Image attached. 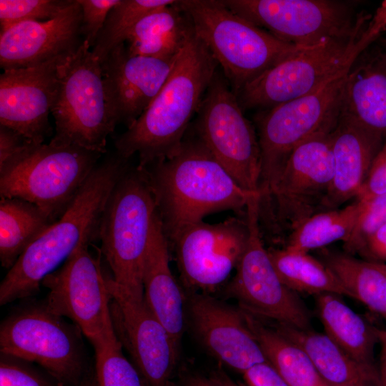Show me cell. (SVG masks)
<instances>
[{
    "label": "cell",
    "mask_w": 386,
    "mask_h": 386,
    "mask_svg": "<svg viewBox=\"0 0 386 386\" xmlns=\"http://www.w3.org/2000/svg\"><path fill=\"white\" fill-rule=\"evenodd\" d=\"M142 169L168 243L212 213L243 214L249 199L259 194L242 188L192 130L172 155Z\"/></svg>",
    "instance_id": "1"
},
{
    "label": "cell",
    "mask_w": 386,
    "mask_h": 386,
    "mask_svg": "<svg viewBox=\"0 0 386 386\" xmlns=\"http://www.w3.org/2000/svg\"><path fill=\"white\" fill-rule=\"evenodd\" d=\"M218 64L193 28L162 88L142 115L114 141L116 153L138 157L146 167L172 155L181 146Z\"/></svg>",
    "instance_id": "2"
},
{
    "label": "cell",
    "mask_w": 386,
    "mask_h": 386,
    "mask_svg": "<svg viewBox=\"0 0 386 386\" xmlns=\"http://www.w3.org/2000/svg\"><path fill=\"white\" fill-rule=\"evenodd\" d=\"M117 153L98 163L63 214L19 257L0 284V305L36 294L43 279L83 244L99 239L102 213L113 188L129 167Z\"/></svg>",
    "instance_id": "3"
},
{
    "label": "cell",
    "mask_w": 386,
    "mask_h": 386,
    "mask_svg": "<svg viewBox=\"0 0 386 386\" xmlns=\"http://www.w3.org/2000/svg\"><path fill=\"white\" fill-rule=\"evenodd\" d=\"M178 5L235 95L268 69L310 48L278 39L232 11L222 0H181Z\"/></svg>",
    "instance_id": "4"
},
{
    "label": "cell",
    "mask_w": 386,
    "mask_h": 386,
    "mask_svg": "<svg viewBox=\"0 0 386 386\" xmlns=\"http://www.w3.org/2000/svg\"><path fill=\"white\" fill-rule=\"evenodd\" d=\"M102 154L77 145L29 142L0 165L1 198H19L54 222L65 212Z\"/></svg>",
    "instance_id": "5"
},
{
    "label": "cell",
    "mask_w": 386,
    "mask_h": 386,
    "mask_svg": "<svg viewBox=\"0 0 386 386\" xmlns=\"http://www.w3.org/2000/svg\"><path fill=\"white\" fill-rule=\"evenodd\" d=\"M156 213L144 169L129 167L107 201L99 239L113 280L139 300L144 298L143 267Z\"/></svg>",
    "instance_id": "6"
},
{
    "label": "cell",
    "mask_w": 386,
    "mask_h": 386,
    "mask_svg": "<svg viewBox=\"0 0 386 386\" xmlns=\"http://www.w3.org/2000/svg\"><path fill=\"white\" fill-rule=\"evenodd\" d=\"M333 128L318 132L296 147L269 194L259 198L263 237L285 242L305 220L323 212L334 175Z\"/></svg>",
    "instance_id": "7"
},
{
    "label": "cell",
    "mask_w": 386,
    "mask_h": 386,
    "mask_svg": "<svg viewBox=\"0 0 386 386\" xmlns=\"http://www.w3.org/2000/svg\"><path fill=\"white\" fill-rule=\"evenodd\" d=\"M51 113L55 122L51 144L106 152L107 137L117 124L109 110L101 62L85 40L59 65Z\"/></svg>",
    "instance_id": "8"
},
{
    "label": "cell",
    "mask_w": 386,
    "mask_h": 386,
    "mask_svg": "<svg viewBox=\"0 0 386 386\" xmlns=\"http://www.w3.org/2000/svg\"><path fill=\"white\" fill-rule=\"evenodd\" d=\"M84 334L43 303L8 315L0 326V352L41 366L59 386H77L85 367Z\"/></svg>",
    "instance_id": "9"
},
{
    "label": "cell",
    "mask_w": 386,
    "mask_h": 386,
    "mask_svg": "<svg viewBox=\"0 0 386 386\" xmlns=\"http://www.w3.org/2000/svg\"><path fill=\"white\" fill-rule=\"evenodd\" d=\"M350 67L315 91L262 110L257 116L261 199L269 194L296 147L315 134L335 127L340 115L342 88Z\"/></svg>",
    "instance_id": "10"
},
{
    "label": "cell",
    "mask_w": 386,
    "mask_h": 386,
    "mask_svg": "<svg viewBox=\"0 0 386 386\" xmlns=\"http://www.w3.org/2000/svg\"><path fill=\"white\" fill-rule=\"evenodd\" d=\"M234 13L278 39L312 47L350 36L371 15L357 14L347 1L336 0H222Z\"/></svg>",
    "instance_id": "11"
},
{
    "label": "cell",
    "mask_w": 386,
    "mask_h": 386,
    "mask_svg": "<svg viewBox=\"0 0 386 386\" xmlns=\"http://www.w3.org/2000/svg\"><path fill=\"white\" fill-rule=\"evenodd\" d=\"M366 25L350 36L306 49L268 69L236 95L239 106L243 111H262L315 91L350 67L367 47L361 39Z\"/></svg>",
    "instance_id": "12"
},
{
    "label": "cell",
    "mask_w": 386,
    "mask_h": 386,
    "mask_svg": "<svg viewBox=\"0 0 386 386\" xmlns=\"http://www.w3.org/2000/svg\"><path fill=\"white\" fill-rule=\"evenodd\" d=\"M197 115L196 136L242 188L259 193L258 136L220 72L215 73Z\"/></svg>",
    "instance_id": "13"
},
{
    "label": "cell",
    "mask_w": 386,
    "mask_h": 386,
    "mask_svg": "<svg viewBox=\"0 0 386 386\" xmlns=\"http://www.w3.org/2000/svg\"><path fill=\"white\" fill-rule=\"evenodd\" d=\"M259 194L248 202L249 239L227 293L243 310L302 330H310L311 315L297 294L279 278L265 248L259 219Z\"/></svg>",
    "instance_id": "14"
},
{
    "label": "cell",
    "mask_w": 386,
    "mask_h": 386,
    "mask_svg": "<svg viewBox=\"0 0 386 386\" xmlns=\"http://www.w3.org/2000/svg\"><path fill=\"white\" fill-rule=\"evenodd\" d=\"M245 212L216 223L201 222L182 230L169 243L187 291L210 294L236 270L249 239Z\"/></svg>",
    "instance_id": "15"
},
{
    "label": "cell",
    "mask_w": 386,
    "mask_h": 386,
    "mask_svg": "<svg viewBox=\"0 0 386 386\" xmlns=\"http://www.w3.org/2000/svg\"><path fill=\"white\" fill-rule=\"evenodd\" d=\"M89 244L79 246L41 285L49 290L44 302L53 313L71 320L90 342L113 328L107 274Z\"/></svg>",
    "instance_id": "16"
},
{
    "label": "cell",
    "mask_w": 386,
    "mask_h": 386,
    "mask_svg": "<svg viewBox=\"0 0 386 386\" xmlns=\"http://www.w3.org/2000/svg\"><path fill=\"white\" fill-rule=\"evenodd\" d=\"M107 286L116 335L129 353L147 386H172L179 351L169 334L155 317L144 299H137L110 275Z\"/></svg>",
    "instance_id": "17"
},
{
    "label": "cell",
    "mask_w": 386,
    "mask_h": 386,
    "mask_svg": "<svg viewBox=\"0 0 386 386\" xmlns=\"http://www.w3.org/2000/svg\"><path fill=\"white\" fill-rule=\"evenodd\" d=\"M185 300L192 330L214 358L241 373L267 361L242 309L202 292L187 291Z\"/></svg>",
    "instance_id": "18"
},
{
    "label": "cell",
    "mask_w": 386,
    "mask_h": 386,
    "mask_svg": "<svg viewBox=\"0 0 386 386\" xmlns=\"http://www.w3.org/2000/svg\"><path fill=\"white\" fill-rule=\"evenodd\" d=\"M66 56L1 74L0 125L43 144L52 131L49 114L56 91L59 65Z\"/></svg>",
    "instance_id": "19"
},
{
    "label": "cell",
    "mask_w": 386,
    "mask_h": 386,
    "mask_svg": "<svg viewBox=\"0 0 386 386\" xmlns=\"http://www.w3.org/2000/svg\"><path fill=\"white\" fill-rule=\"evenodd\" d=\"M178 56L169 60L131 56L124 43L108 54L101 66L109 110L117 125L128 128L142 115L167 80Z\"/></svg>",
    "instance_id": "20"
},
{
    "label": "cell",
    "mask_w": 386,
    "mask_h": 386,
    "mask_svg": "<svg viewBox=\"0 0 386 386\" xmlns=\"http://www.w3.org/2000/svg\"><path fill=\"white\" fill-rule=\"evenodd\" d=\"M81 8L76 0L54 18L27 21L0 33V66L29 68L75 52L84 39Z\"/></svg>",
    "instance_id": "21"
},
{
    "label": "cell",
    "mask_w": 386,
    "mask_h": 386,
    "mask_svg": "<svg viewBox=\"0 0 386 386\" xmlns=\"http://www.w3.org/2000/svg\"><path fill=\"white\" fill-rule=\"evenodd\" d=\"M340 114L386 140V46L375 41L352 64L342 88Z\"/></svg>",
    "instance_id": "22"
},
{
    "label": "cell",
    "mask_w": 386,
    "mask_h": 386,
    "mask_svg": "<svg viewBox=\"0 0 386 386\" xmlns=\"http://www.w3.org/2000/svg\"><path fill=\"white\" fill-rule=\"evenodd\" d=\"M331 137L334 175L323 211L340 208L357 197L385 142L380 136L340 114Z\"/></svg>",
    "instance_id": "23"
},
{
    "label": "cell",
    "mask_w": 386,
    "mask_h": 386,
    "mask_svg": "<svg viewBox=\"0 0 386 386\" xmlns=\"http://www.w3.org/2000/svg\"><path fill=\"white\" fill-rule=\"evenodd\" d=\"M169 249L157 211L144 262V299L180 352L184 329L185 292L171 270Z\"/></svg>",
    "instance_id": "24"
},
{
    "label": "cell",
    "mask_w": 386,
    "mask_h": 386,
    "mask_svg": "<svg viewBox=\"0 0 386 386\" xmlns=\"http://www.w3.org/2000/svg\"><path fill=\"white\" fill-rule=\"evenodd\" d=\"M274 329L302 349L328 386H352L378 374L376 365L357 362L325 333L281 323Z\"/></svg>",
    "instance_id": "25"
},
{
    "label": "cell",
    "mask_w": 386,
    "mask_h": 386,
    "mask_svg": "<svg viewBox=\"0 0 386 386\" xmlns=\"http://www.w3.org/2000/svg\"><path fill=\"white\" fill-rule=\"evenodd\" d=\"M191 29L187 16L176 1L142 18L124 44L131 56L169 60L179 55Z\"/></svg>",
    "instance_id": "26"
},
{
    "label": "cell",
    "mask_w": 386,
    "mask_h": 386,
    "mask_svg": "<svg viewBox=\"0 0 386 386\" xmlns=\"http://www.w3.org/2000/svg\"><path fill=\"white\" fill-rule=\"evenodd\" d=\"M315 297L325 333L357 362L376 365L375 348L379 343L378 328L347 306L341 295L324 293Z\"/></svg>",
    "instance_id": "27"
},
{
    "label": "cell",
    "mask_w": 386,
    "mask_h": 386,
    "mask_svg": "<svg viewBox=\"0 0 386 386\" xmlns=\"http://www.w3.org/2000/svg\"><path fill=\"white\" fill-rule=\"evenodd\" d=\"M322 257L350 297L386 321V264L359 259L348 253L326 252Z\"/></svg>",
    "instance_id": "28"
},
{
    "label": "cell",
    "mask_w": 386,
    "mask_h": 386,
    "mask_svg": "<svg viewBox=\"0 0 386 386\" xmlns=\"http://www.w3.org/2000/svg\"><path fill=\"white\" fill-rule=\"evenodd\" d=\"M54 222L39 207L19 198H1L0 260L11 269L21 254Z\"/></svg>",
    "instance_id": "29"
},
{
    "label": "cell",
    "mask_w": 386,
    "mask_h": 386,
    "mask_svg": "<svg viewBox=\"0 0 386 386\" xmlns=\"http://www.w3.org/2000/svg\"><path fill=\"white\" fill-rule=\"evenodd\" d=\"M243 312L267 360L290 386H328L301 347L263 325L254 315Z\"/></svg>",
    "instance_id": "30"
},
{
    "label": "cell",
    "mask_w": 386,
    "mask_h": 386,
    "mask_svg": "<svg viewBox=\"0 0 386 386\" xmlns=\"http://www.w3.org/2000/svg\"><path fill=\"white\" fill-rule=\"evenodd\" d=\"M282 282L291 290L315 296L332 293L350 297L330 269L308 252L286 247L268 249Z\"/></svg>",
    "instance_id": "31"
},
{
    "label": "cell",
    "mask_w": 386,
    "mask_h": 386,
    "mask_svg": "<svg viewBox=\"0 0 386 386\" xmlns=\"http://www.w3.org/2000/svg\"><path fill=\"white\" fill-rule=\"evenodd\" d=\"M360 211V203L318 212L305 220L287 239L284 247L308 252L337 241L345 242L352 234Z\"/></svg>",
    "instance_id": "32"
},
{
    "label": "cell",
    "mask_w": 386,
    "mask_h": 386,
    "mask_svg": "<svg viewBox=\"0 0 386 386\" xmlns=\"http://www.w3.org/2000/svg\"><path fill=\"white\" fill-rule=\"evenodd\" d=\"M174 0H120L109 11L96 38L92 53L102 63L126 39L137 23L151 11L167 5Z\"/></svg>",
    "instance_id": "33"
},
{
    "label": "cell",
    "mask_w": 386,
    "mask_h": 386,
    "mask_svg": "<svg viewBox=\"0 0 386 386\" xmlns=\"http://www.w3.org/2000/svg\"><path fill=\"white\" fill-rule=\"evenodd\" d=\"M90 342L95 355L96 386H147L134 365L123 354L114 327Z\"/></svg>",
    "instance_id": "34"
},
{
    "label": "cell",
    "mask_w": 386,
    "mask_h": 386,
    "mask_svg": "<svg viewBox=\"0 0 386 386\" xmlns=\"http://www.w3.org/2000/svg\"><path fill=\"white\" fill-rule=\"evenodd\" d=\"M73 0H1V32L19 23L51 19Z\"/></svg>",
    "instance_id": "35"
},
{
    "label": "cell",
    "mask_w": 386,
    "mask_h": 386,
    "mask_svg": "<svg viewBox=\"0 0 386 386\" xmlns=\"http://www.w3.org/2000/svg\"><path fill=\"white\" fill-rule=\"evenodd\" d=\"M360 203L357 219L344 247L350 254L358 253L367 238L386 223V193L357 199Z\"/></svg>",
    "instance_id": "36"
},
{
    "label": "cell",
    "mask_w": 386,
    "mask_h": 386,
    "mask_svg": "<svg viewBox=\"0 0 386 386\" xmlns=\"http://www.w3.org/2000/svg\"><path fill=\"white\" fill-rule=\"evenodd\" d=\"M0 386H59L32 365V362L8 354H0Z\"/></svg>",
    "instance_id": "37"
},
{
    "label": "cell",
    "mask_w": 386,
    "mask_h": 386,
    "mask_svg": "<svg viewBox=\"0 0 386 386\" xmlns=\"http://www.w3.org/2000/svg\"><path fill=\"white\" fill-rule=\"evenodd\" d=\"M81 8V34L91 49L102 29L107 17L120 0H76Z\"/></svg>",
    "instance_id": "38"
},
{
    "label": "cell",
    "mask_w": 386,
    "mask_h": 386,
    "mask_svg": "<svg viewBox=\"0 0 386 386\" xmlns=\"http://www.w3.org/2000/svg\"><path fill=\"white\" fill-rule=\"evenodd\" d=\"M382 193H386V140L375 156L355 199H362Z\"/></svg>",
    "instance_id": "39"
},
{
    "label": "cell",
    "mask_w": 386,
    "mask_h": 386,
    "mask_svg": "<svg viewBox=\"0 0 386 386\" xmlns=\"http://www.w3.org/2000/svg\"><path fill=\"white\" fill-rule=\"evenodd\" d=\"M358 254L367 260L386 262V223L367 238Z\"/></svg>",
    "instance_id": "40"
},
{
    "label": "cell",
    "mask_w": 386,
    "mask_h": 386,
    "mask_svg": "<svg viewBox=\"0 0 386 386\" xmlns=\"http://www.w3.org/2000/svg\"><path fill=\"white\" fill-rule=\"evenodd\" d=\"M32 142L16 131L0 125V165Z\"/></svg>",
    "instance_id": "41"
},
{
    "label": "cell",
    "mask_w": 386,
    "mask_h": 386,
    "mask_svg": "<svg viewBox=\"0 0 386 386\" xmlns=\"http://www.w3.org/2000/svg\"><path fill=\"white\" fill-rule=\"evenodd\" d=\"M385 31H386V0L382 1L368 21L362 36L370 45L377 41Z\"/></svg>",
    "instance_id": "42"
},
{
    "label": "cell",
    "mask_w": 386,
    "mask_h": 386,
    "mask_svg": "<svg viewBox=\"0 0 386 386\" xmlns=\"http://www.w3.org/2000/svg\"><path fill=\"white\" fill-rule=\"evenodd\" d=\"M380 359L377 367L380 386H386V330L378 329Z\"/></svg>",
    "instance_id": "43"
},
{
    "label": "cell",
    "mask_w": 386,
    "mask_h": 386,
    "mask_svg": "<svg viewBox=\"0 0 386 386\" xmlns=\"http://www.w3.org/2000/svg\"><path fill=\"white\" fill-rule=\"evenodd\" d=\"M181 386H217L209 377L190 375L184 379Z\"/></svg>",
    "instance_id": "44"
},
{
    "label": "cell",
    "mask_w": 386,
    "mask_h": 386,
    "mask_svg": "<svg viewBox=\"0 0 386 386\" xmlns=\"http://www.w3.org/2000/svg\"><path fill=\"white\" fill-rule=\"evenodd\" d=\"M210 378L217 386H239L222 370L214 372Z\"/></svg>",
    "instance_id": "45"
},
{
    "label": "cell",
    "mask_w": 386,
    "mask_h": 386,
    "mask_svg": "<svg viewBox=\"0 0 386 386\" xmlns=\"http://www.w3.org/2000/svg\"><path fill=\"white\" fill-rule=\"evenodd\" d=\"M352 386H380L379 375L370 377L362 382L357 383Z\"/></svg>",
    "instance_id": "46"
},
{
    "label": "cell",
    "mask_w": 386,
    "mask_h": 386,
    "mask_svg": "<svg viewBox=\"0 0 386 386\" xmlns=\"http://www.w3.org/2000/svg\"><path fill=\"white\" fill-rule=\"evenodd\" d=\"M77 386H93V385L89 380L86 379H83Z\"/></svg>",
    "instance_id": "47"
}]
</instances>
